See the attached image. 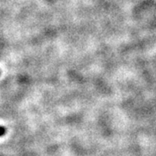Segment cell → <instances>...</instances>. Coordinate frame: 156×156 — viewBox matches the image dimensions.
<instances>
[{
  "instance_id": "6da1fadb",
  "label": "cell",
  "mask_w": 156,
  "mask_h": 156,
  "mask_svg": "<svg viewBox=\"0 0 156 156\" xmlns=\"http://www.w3.org/2000/svg\"><path fill=\"white\" fill-rule=\"evenodd\" d=\"M5 132V128H4V127H1V133H0V135H1V136H4Z\"/></svg>"
}]
</instances>
